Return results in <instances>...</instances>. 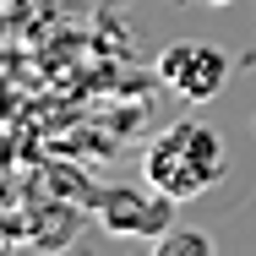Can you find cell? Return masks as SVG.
I'll list each match as a JSON object with an SVG mask.
<instances>
[{
    "mask_svg": "<svg viewBox=\"0 0 256 256\" xmlns=\"http://www.w3.org/2000/svg\"><path fill=\"white\" fill-rule=\"evenodd\" d=\"M142 174L174 202H196L224 180V142L202 120H174L169 131H158L142 153Z\"/></svg>",
    "mask_w": 256,
    "mask_h": 256,
    "instance_id": "obj_1",
    "label": "cell"
},
{
    "mask_svg": "<svg viewBox=\"0 0 256 256\" xmlns=\"http://www.w3.org/2000/svg\"><path fill=\"white\" fill-rule=\"evenodd\" d=\"M88 207L98 212V224L109 234H126V240H148L153 246L158 234H169L174 229V196H164V191H131V186H98Z\"/></svg>",
    "mask_w": 256,
    "mask_h": 256,
    "instance_id": "obj_2",
    "label": "cell"
},
{
    "mask_svg": "<svg viewBox=\"0 0 256 256\" xmlns=\"http://www.w3.org/2000/svg\"><path fill=\"white\" fill-rule=\"evenodd\" d=\"M158 82L174 88L180 98H191V104H207V98L224 93L229 60H224V50H212V44L180 38V44H169V50L158 54Z\"/></svg>",
    "mask_w": 256,
    "mask_h": 256,
    "instance_id": "obj_3",
    "label": "cell"
},
{
    "mask_svg": "<svg viewBox=\"0 0 256 256\" xmlns=\"http://www.w3.org/2000/svg\"><path fill=\"white\" fill-rule=\"evenodd\" d=\"M207 251H212V234L202 229H169L153 240V256H207Z\"/></svg>",
    "mask_w": 256,
    "mask_h": 256,
    "instance_id": "obj_4",
    "label": "cell"
},
{
    "mask_svg": "<svg viewBox=\"0 0 256 256\" xmlns=\"http://www.w3.org/2000/svg\"><path fill=\"white\" fill-rule=\"evenodd\" d=\"M212 6H229V0H212Z\"/></svg>",
    "mask_w": 256,
    "mask_h": 256,
    "instance_id": "obj_5",
    "label": "cell"
}]
</instances>
